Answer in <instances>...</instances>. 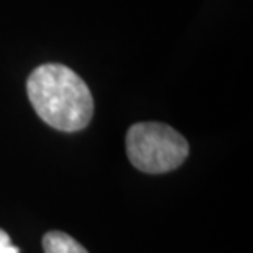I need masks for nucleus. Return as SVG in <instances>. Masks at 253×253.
I'll return each mask as SVG.
<instances>
[{
	"label": "nucleus",
	"instance_id": "obj_1",
	"mask_svg": "<svg viewBox=\"0 0 253 253\" xmlns=\"http://www.w3.org/2000/svg\"><path fill=\"white\" fill-rule=\"evenodd\" d=\"M27 92L38 117L56 130L79 131L94 115L87 84L64 64L38 66L27 81Z\"/></svg>",
	"mask_w": 253,
	"mask_h": 253
},
{
	"label": "nucleus",
	"instance_id": "obj_2",
	"mask_svg": "<svg viewBox=\"0 0 253 253\" xmlns=\"http://www.w3.org/2000/svg\"><path fill=\"white\" fill-rule=\"evenodd\" d=\"M126 156L136 169L150 174L179 168L189 155V143L178 130L160 122H140L126 131Z\"/></svg>",
	"mask_w": 253,
	"mask_h": 253
},
{
	"label": "nucleus",
	"instance_id": "obj_3",
	"mask_svg": "<svg viewBox=\"0 0 253 253\" xmlns=\"http://www.w3.org/2000/svg\"><path fill=\"white\" fill-rule=\"evenodd\" d=\"M43 250L44 253H89L78 240L59 230L48 232L43 237Z\"/></svg>",
	"mask_w": 253,
	"mask_h": 253
},
{
	"label": "nucleus",
	"instance_id": "obj_4",
	"mask_svg": "<svg viewBox=\"0 0 253 253\" xmlns=\"http://www.w3.org/2000/svg\"><path fill=\"white\" fill-rule=\"evenodd\" d=\"M0 253H20L18 247L12 244V239L2 229H0Z\"/></svg>",
	"mask_w": 253,
	"mask_h": 253
}]
</instances>
